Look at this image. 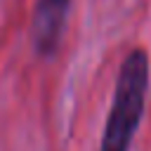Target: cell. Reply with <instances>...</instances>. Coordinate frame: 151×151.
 I'll return each instance as SVG.
<instances>
[{
    "label": "cell",
    "mask_w": 151,
    "mask_h": 151,
    "mask_svg": "<svg viewBox=\"0 0 151 151\" xmlns=\"http://www.w3.org/2000/svg\"><path fill=\"white\" fill-rule=\"evenodd\" d=\"M146 92H149V57L142 47H137L120 64L99 151H130L132 137L144 116Z\"/></svg>",
    "instance_id": "obj_1"
},
{
    "label": "cell",
    "mask_w": 151,
    "mask_h": 151,
    "mask_svg": "<svg viewBox=\"0 0 151 151\" xmlns=\"http://www.w3.org/2000/svg\"><path fill=\"white\" fill-rule=\"evenodd\" d=\"M68 7H71V0H38L35 2L33 21H31V38L40 54L50 57L57 50L64 33Z\"/></svg>",
    "instance_id": "obj_2"
}]
</instances>
